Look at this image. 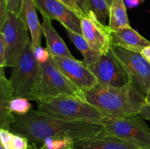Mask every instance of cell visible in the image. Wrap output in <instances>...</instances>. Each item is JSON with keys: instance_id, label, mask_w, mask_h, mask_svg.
I'll return each mask as SVG.
<instances>
[{"instance_id": "obj_33", "label": "cell", "mask_w": 150, "mask_h": 149, "mask_svg": "<svg viewBox=\"0 0 150 149\" xmlns=\"http://www.w3.org/2000/svg\"><path fill=\"white\" fill-rule=\"evenodd\" d=\"M29 149H39V148L38 147V145L35 144V143H30L29 146Z\"/></svg>"}, {"instance_id": "obj_32", "label": "cell", "mask_w": 150, "mask_h": 149, "mask_svg": "<svg viewBox=\"0 0 150 149\" xmlns=\"http://www.w3.org/2000/svg\"><path fill=\"white\" fill-rule=\"evenodd\" d=\"M141 54L144 57V58L146 61H148L150 63V45L149 46L146 47V48L142 51Z\"/></svg>"}, {"instance_id": "obj_20", "label": "cell", "mask_w": 150, "mask_h": 149, "mask_svg": "<svg viewBox=\"0 0 150 149\" xmlns=\"http://www.w3.org/2000/svg\"><path fill=\"white\" fill-rule=\"evenodd\" d=\"M92 11L98 20L106 25L109 20L110 3L108 0H88Z\"/></svg>"}, {"instance_id": "obj_29", "label": "cell", "mask_w": 150, "mask_h": 149, "mask_svg": "<svg viewBox=\"0 0 150 149\" xmlns=\"http://www.w3.org/2000/svg\"><path fill=\"white\" fill-rule=\"evenodd\" d=\"M139 115L144 119L150 121V104L146 103L141 110Z\"/></svg>"}, {"instance_id": "obj_5", "label": "cell", "mask_w": 150, "mask_h": 149, "mask_svg": "<svg viewBox=\"0 0 150 149\" xmlns=\"http://www.w3.org/2000/svg\"><path fill=\"white\" fill-rule=\"evenodd\" d=\"M100 123L106 134L126 140L139 149H150V128L139 114L105 116Z\"/></svg>"}, {"instance_id": "obj_8", "label": "cell", "mask_w": 150, "mask_h": 149, "mask_svg": "<svg viewBox=\"0 0 150 149\" xmlns=\"http://www.w3.org/2000/svg\"><path fill=\"white\" fill-rule=\"evenodd\" d=\"M124 70L129 83L146 95L150 92V63L139 53L127 51L111 45L110 48Z\"/></svg>"}, {"instance_id": "obj_26", "label": "cell", "mask_w": 150, "mask_h": 149, "mask_svg": "<svg viewBox=\"0 0 150 149\" xmlns=\"http://www.w3.org/2000/svg\"><path fill=\"white\" fill-rule=\"evenodd\" d=\"M59 1L63 2L64 4H65L66 5L68 6L70 8H71L72 10H74L81 18L82 16L84 15L83 13H82L81 10L80 9V7H79L76 0H59Z\"/></svg>"}, {"instance_id": "obj_11", "label": "cell", "mask_w": 150, "mask_h": 149, "mask_svg": "<svg viewBox=\"0 0 150 149\" xmlns=\"http://www.w3.org/2000/svg\"><path fill=\"white\" fill-rule=\"evenodd\" d=\"M81 34L94 51L106 54L111 46V30L101 23L93 13L81 18Z\"/></svg>"}, {"instance_id": "obj_23", "label": "cell", "mask_w": 150, "mask_h": 149, "mask_svg": "<svg viewBox=\"0 0 150 149\" xmlns=\"http://www.w3.org/2000/svg\"><path fill=\"white\" fill-rule=\"evenodd\" d=\"M33 51V55L36 61L39 64H44L47 62L51 58V53L48 48H44L42 47L39 46L35 48Z\"/></svg>"}, {"instance_id": "obj_24", "label": "cell", "mask_w": 150, "mask_h": 149, "mask_svg": "<svg viewBox=\"0 0 150 149\" xmlns=\"http://www.w3.org/2000/svg\"><path fill=\"white\" fill-rule=\"evenodd\" d=\"M14 136V133L11 130L1 129H0V140L1 145L4 147V149H10L12 140Z\"/></svg>"}, {"instance_id": "obj_36", "label": "cell", "mask_w": 150, "mask_h": 149, "mask_svg": "<svg viewBox=\"0 0 150 149\" xmlns=\"http://www.w3.org/2000/svg\"><path fill=\"white\" fill-rule=\"evenodd\" d=\"M108 1H109V3H111V0H108Z\"/></svg>"}, {"instance_id": "obj_34", "label": "cell", "mask_w": 150, "mask_h": 149, "mask_svg": "<svg viewBox=\"0 0 150 149\" xmlns=\"http://www.w3.org/2000/svg\"><path fill=\"white\" fill-rule=\"evenodd\" d=\"M146 102L150 104V92L146 95Z\"/></svg>"}, {"instance_id": "obj_6", "label": "cell", "mask_w": 150, "mask_h": 149, "mask_svg": "<svg viewBox=\"0 0 150 149\" xmlns=\"http://www.w3.org/2000/svg\"><path fill=\"white\" fill-rule=\"evenodd\" d=\"M28 28L21 16L8 12L0 25V39L5 45L4 67H13L31 42Z\"/></svg>"}, {"instance_id": "obj_21", "label": "cell", "mask_w": 150, "mask_h": 149, "mask_svg": "<svg viewBox=\"0 0 150 149\" xmlns=\"http://www.w3.org/2000/svg\"><path fill=\"white\" fill-rule=\"evenodd\" d=\"M30 100L23 97H15L10 103V110L16 115H24L32 110Z\"/></svg>"}, {"instance_id": "obj_31", "label": "cell", "mask_w": 150, "mask_h": 149, "mask_svg": "<svg viewBox=\"0 0 150 149\" xmlns=\"http://www.w3.org/2000/svg\"><path fill=\"white\" fill-rule=\"evenodd\" d=\"M144 0H124L126 7L128 8H133L139 6Z\"/></svg>"}, {"instance_id": "obj_17", "label": "cell", "mask_w": 150, "mask_h": 149, "mask_svg": "<svg viewBox=\"0 0 150 149\" xmlns=\"http://www.w3.org/2000/svg\"><path fill=\"white\" fill-rule=\"evenodd\" d=\"M42 34L46 42V48L49 51L51 56L75 58L62 38L52 26L51 20L44 15H42Z\"/></svg>"}, {"instance_id": "obj_15", "label": "cell", "mask_w": 150, "mask_h": 149, "mask_svg": "<svg viewBox=\"0 0 150 149\" xmlns=\"http://www.w3.org/2000/svg\"><path fill=\"white\" fill-rule=\"evenodd\" d=\"M14 91L10 79L4 75V68L0 67V127L10 130L15 120V114L10 110Z\"/></svg>"}, {"instance_id": "obj_16", "label": "cell", "mask_w": 150, "mask_h": 149, "mask_svg": "<svg viewBox=\"0 0 150 149\" xmlns=\"http://www.w3.org/2000/svg\"><path fill=\"white\" fill-rule=\"evenodd\" d=\"M37 10L38 8L34 0H23L20 16L24 20L30 33L32 50L40 46L42 34V24L40 23Z\"/></svg>"}, {"instance_id": "obj_35", "label": "cell", "mask_w": 150, "mask_h": 149, "mask_svg": "<svg viewBox=\"0 0 150 149\" xmlns=\"http://www.w3.org/2000/svg\"><path fill=\"white\" fill-rule=\"evenodd\" d=\"M0 149H4V147L2 145H0Z\"/></svg>"}, {"instance_id": "obj_37", "label": "cell", "mask_w": 150, "mask_h": 149, "mask_svg": "<svg viewBox=\"0 0 150 149\" xmlns=\"http://www.w3.org/2000/svg\"><path fill=\"white\" fill-rule=\"evenodd\" d=\"M108 2H109V1H108Z\"/></svg>"}, {"instance_id": "obj_13", "label": "cell", "mask_w": 150, "mask_h": 149, "mask_svg": "<svg viewBox=\"0 0 150 149\" xmlns=\"http://www.w3.org/2000/svg\"><path fill=\"white\" fill-rule=\"evenodd\" d=\"M72 149H139L120 137L104 132L73 143Z\"/></svg>"}, {"instance_id": "obj_27", "label": "cell", "mask_w": 150, "mask_h": 149, "mask_svg": "<svg viewBox=\"0 0 150 149\" xmlns=\"http://www.w3.org/2000/svg\"><path fill=\"white\" fill-rule=\"evenodd\" d=\"M76 1L84 15H90L93 13L88 0H76Z\"/></svg>"}, {"instance_id": "obj_9", "label": "cell", "mask_w": 150, "mask_h": 149, "mask_svg": "<svg viewBox=\"0 0 150 149\" xmlns=\"http://www.w3.org/2000/svg\"><path fill=\"white\" fill-rule=\"evenodd\" d=\"M87 67L102 86L121 87L129 83L125 72L111 50L106 54H102L96 62Z\"/></svg>"}, {"instance_id": "obj_18", "label": "cell", "mask_w": 150, "mask_h": 149, "mask_svg": "<svg viewBox=\"0 0 150 149\" xmlns=\"http://www.w3.org/2000/svg\"><path fill=\"white\" fill-rule=\"evenodd\" d=\"M124 0H111L110 3L108 26L111 31L131 27L129 22Z\"/></svg>"}, {"instance_id": "obj_7", "label": "cell", "mask_w": 150, "mask_h": 149, "mask_svg": "<svg viewBox=\"0 0 150 149\" xmlns=\"http://www.w3.org/2000/svg\"><path fill=\"white\" fill-rule=\"evenodd\" d=\"M40 64L36 61L32 49V41L12 67L10 80L15 97H23L32 101V92L38 80Z\"/></svg>"}, {"instance_id": "obj_30", "label": "cell", "mask_w": 150, "mask_h": 149, "mask_svg": "<svg viewBox=\"0 0 150 149\" xmlns=\"http://www.w3.org/2000/svg\"><path fill=\"white\" fill-rule=\"evenodd\" d=\"M4 61H5V45L2 39H0V67L4 68Z\"/></svg>"}, {"instance_id": "obj_14", "label": "cell", "mask_w": 150, "mask_h": 149, "mask_svg": "<svg viewBox=\"0 0 150 149\" xmlns=\"http://www.w3.org/2000/svg\"><path fill=\"white\" fill-rule=\"evenodd\" d=\"M111 45L141 53L146 47L149 46L150 42L131 27H127L111 31Z\"/></svg>"}, {"instance_id": "obj_1", "label": "cell", "mask_w": 150, "mask_h": 149, "mask_svg": "<svg viewBox=\"0 0 150 149\" xmlns=\"http://www.w3.org/2000/svg\"><path fill=\"white\" fill-rule=\"evenodd\" d=\"M10 130L26 137L31 143L42 145L48 138H70L75 142L93 137L104 132V127L101 123L64 121L31 110L24 115L15 114Z\"/></svg>"}, {"instance_id": "obj_2", "label": "cell", "mask_w": 150, "mask_h": 149, "mask_svg": "<svg viewBox=\"0 0 150 149\" xmlns=\"http://www.w3.org/2000/svg\"><path fill=\"white\" fill-rule=\"evenodd\" d=\"M85 99L107 116L139 114L146 105V95L129 83L121 87L99 84L84 93Z\"/></svg>"}, {"instance_id": "obj_25", "label": "cell", "mask_w": 150, "mask_h": 149, "mask_svg": "<svg viewBox=\"0 0 150 149\" xmlns=\"http://www.w3.org/2000/svg\"><path fill=\"white\" fill-rule=\"evenodd\" d=\"M5 2L8 12L20 16L23 0H3Z\"/></svg>"}, {"instance_id": "obj_12", "label": "cell", "mask_w": 150, "mask_h": 149, "mask_svg": "<svg viewBox=\"0 0 150 149\" xmlns=\"http://www.w3.org/2000/svg\"><path fill=\"white\" fill-rule=\"evenodd\" d=\"M42 15L50 20H58L64 29L81 34V18L71 8L59 0H34Z\"/></svg>"}, {"instance_id": "obj_22", "label": "cell", "mask_w": 150, "mask_h": 149, "mask_svg": "<svg viewBox=\"0 0 150 149\" xmlns=\"http://www.w3.org/2000/svg\"><path fill=\"white\" fill-rule=\"evenodd\" d=\"M29 140L26 137L14 133L10 149H29Z\"/></svg>"}, {"instance_id": "obj_3", "label": "cell", "mask_w": 150, "mask_h": 149, "mask_svg": "<svg viewBox=\"0 0 150 149\" xmlns=\"http://www.w3.org/2000/svg\"><path fill=\"white\" fill-rule=\"evenodd\" d=\"M37 102L38 110L64 121L100 123L107 116L96 107L77 96L61 95Z\"/></svg>"}, {"instance_id": "obj_19", "label": "cell", "mask_w": 150, "mask_h": 149, "mask_svg": "<svg viewBox=\"0 0 150 149\" xmlns=\"http://www.w3.org/2000/svg\"><path fill=\"white\" fill-rule=\"evenodd\" d=\"M65 30L69 39L83 55V60L82 61L85 66L88 67L99 59L102 54L94 51L81 34H79L67 29H65Z\"/></svg>"}, {"instance_id": "obj_28", "label": "cell", "mask_w": 150, "mask_h": 149, "mask_svg": "<svg viewBox=\"0 0 150 149\" xmlns=\"http://www.w3.org/2000/svg\"><path fill=\"white\" fill-rule=\"evenodd\" d=\"M72 145H66V146H62V145H57L54 144H42L39 149H72Z\"/></svg>"}, {"instance_id": "obj_10", "label": "cell", "mask_w": 150, "mask_h": 149, "mask_svg": "<svg viewBox=\"0 0 150 149\" xmlns=\"http://www.w3.org/2000/svg\"><path fill=\"white\" fill-rule=\"evenodd\" d=\"M51 58L54 65L83 93L98 84L95 76L82 61L55 56H51Z\"/></svg>"}, {"instance_id": "obj_4", "label": "cell", "mask_w": 150, "mask_h": 149, "mask_svg": "<svg viewBox=\"0 0 150 149\" xmlns=\"http://www.w3.org/2000/svg\"><path fill=\"white\" fill-rule=\"evenodd\" d=\"M69 95L85 99L84 93L73 84L51 61L40 64L38 80L32 92V101ZM86 100V99H85Z\"/></svg>"}]
</instances>
